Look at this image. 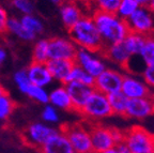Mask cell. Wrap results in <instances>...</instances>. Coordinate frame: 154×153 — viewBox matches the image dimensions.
Segmentation results:
<instances>
[{
    "instance_id": "44",
    "label": "cell",
    "mask_w": 154,
    "mask_h": 153,
    "mask_svg": "<svg viewBox=\"0 0 154 153\" xmlns=\"http://www.w3.org/2000/svg\"><path fill=\"white\" fill-rule=\"evenodd\" d=\"M148 9L154 14V0H151V2H150L149 5H148Z\"/></svg>"
},
{
    "instance_id": "14",
    "label": "cell",
    "mask_w": 154,
    "mask_h": 153,
    "mask_svg": "<svg viewBox=\"0 0 154 153\" xmlns=\"http://www.w3.org/2000/svg\"><path fill=\"white\" fill-rule=\"evenodd\" d=\"M121 91L130 100L143 98V96H148L152 93L150 87L143 80H140L131 75H124Z\"/></svg>"
},
{
    "instance_id": "19",
    "label": "cell",
    "mask_w": 154,
    "mask_h": 153,
    "mask_svg": "<svg viewBox=\"0 0 154 153\" xmlns=\"http://www.w3.org/2000/svg\"><path fill=\"white\" fill-rule=\"evenodd\" d=\"M82 10L80 9V5L70 1H63L60 5V16L62 19V23L67 30H70L79 19L84 16Z\"/></svg>"
},
{
    "instance_id": "22",
    "label": "cell",
    "mask_w": 154,
    "mask_h": 153,
    "mask_svg": "<svg viewBox=\"0 0 154 153\" xmlns=\"http://www.w3.org/2000/svg\"><path fill=\"white\" fill-rule=\"evenodd\" d=\"M7 32L14 34L18 39L23 41H33L35 39V34L28 31L22 24L20 19H17L15 17H9L7 24Z\"/></svg>"
},
{
    "instance_id": "38",
    "label": "cell",
    "mask_w": 154,
    "mask_h": 153,
    "mask_svg": "<svg viewBox=\"0 0 154 153\" xmlns=\"http://www.w3.org/2000/svg\"><path fill=\"white\" fill-rule=\"evenodd\" d=\"M116 147H117V149H118L120 153H131L130 149H128V147L126 146V144H125L124 141H122V142L118 144Z\"/></svg>"
},
{
    "instance_id": "32",
    "label": "cell",
    "mask_w": 154,
    "mask_h": 153,
    "mask_svg": "<svg viewBox=\"0 0 154 153\" xmlns=\"http://www.w3.org/2000/svg\"><path fill=\"white\" fill-rule=\"evenodd\" d=\"M12 5L23 15L32 14L34 10V5L32 0H12Z\"/></svg>"
},
{
    "instance_id": "25",
    "label": "cell",
    "mask_w": 154,
    "mask_h": 153,
    "mask_svg": "<svg viewBox=\"0 0 154 153\" xmlns=\"http://www.w3.org/2000/svg\"><path fill=\"white\" fill-rule=\"evenodd\" d=\"M94 80H95V78L93 76H91L89 73H87L84 69H82L77 64L74 65L70 75H69V78H67V81H78V83H82V84L90 87L94 86Z\"/></svg>"
},
{
    "instance_id": "24",
    "label": "cell",
    "mask_w": 154,
    "mask_h": 153,
    "mask_svg": "<svg viewBox=\"0 0 154 153\" xmlns=\"http://www.w3.org/2000/svg\"><path fill=\"white\" fill-rule=\"evenodd\" d=\"M49 60V41L38 40L35 43L32 52L33 62L46 63Z\"/></svg>"
},
{
    "instance_id": "18",
    "label": "cell",
    "mask_w": 154,
    "mask_h": 153,
    "mask_svg": "<svg viewBox=\"0 0 154 153\" xmlns=\"http://www.w3.org/2000/svg\"><path fill=\"white\" fill-rule=\"evenodd\" d=\"M46 64H47L53 78L58 81H61L64 85L67 81L71 71L74 67L75 62L73 60L49 59L46 62Z\"/></svg>"
},
{
    "instance_id": "27",
    "label": "cell",
    "mask_w": 154,
    "mask_h": 153,
    "mask_svg": "<svg viewBox=\"0 0 154 153\" xmlns=\"http://www.w3.org/2000/svg\"><path fill=\"white\" fill-rule=\"evenodd\" d=\"M27 96L31 98V100L35 101L38 103L41 104H48V93L46 89L44 87H40V86H35L33 84H30V86L27 88L26 92H25Z\"/></svg>"
},
{
    "instance_id": "1",
    "label": "cell",
    "mask_w": 154,
    "mask_h": 153,
    "mask_svg": "<svg viewBox=\"0 0 154 153\" xmlns=\"http://www.w3.org/2000/svg\"><path fill=\"white\" fill-rule=\"evenodd\" d=\"M91 16L105 46L122 42L130 33L126 22L120 18L116 13L94 11Z\"/></svg>"
},
{
    "instance_id": "36",
    "label": "cell",
    "mask_w": 154,
    "mask_h": 153,
    "mask_svg": "<svg viewBox=\"0 0 154 153\" xmlns=\"http://www.w3.org/2000/svg\"><path fill=\"white\" fill-rule=\"evenodd\" d=\"M9 20L8 13L1 5H0V33L7 32V24Z\"/></svg>"
},
{
    "instance_id": "31",
    "label": "cell",
    "mask_w": 154,
    "mask_h": 153,
    "mask_svg": "<svg viewBox=\"0 0 154 153\" xmlns=\"http://www.w3.org/2000/svg\"><path fill=\"white\" fill-rule=\"evenodd\" d=\"M14 108L15 103L9 96V94L5 93L0 96V120H5L7 118H9Z\"/></svg>"
},
{
    "instance_id": "15",
    "label": "cell",
    "mask_w": 154,
    "mask_h": 153,
    "mask_svg": "<svg viewBox=\"0 0 154 153\" xmlns=\"http://www.w3.org/2000/svg\"><path fill=\"white\" fill-rule=\"evenodd\" d=\"M41 153H76L63 132H56L40 149Z\"/></svg>"
},
{
    "instance_id": "39",
    "label": "cell",
    "mask_w": 154,
    "mask_h": 153,
    "mask_svg": "<svg viewBox=\"0 0 154 153\" xmlns=\"http://www.w3.org/2000/svg\"><path fill=\"white\" fill-rule=\"evenodd\" d=\"M5 59H7V52H5V48L0 46V67L3 64Z\"/></svg>"
},
{
    "instance_id": "7",
    "label": "cell",
    "mask_w": 154,
    "mask_h": 153,
    "mask_svg": "<svg viewBox=\"0 0 154 153\" xmlns=\"http://www.w3.org/2000/svg\"><path fill=\"white\" fill-rule=\"evenodd\" d=\"M56 132L57 131L53 127L48 126L44 123L36 122V123L30 124L25 130L22 138L26 145L40 150Z\"/></svg>"
},
{
    "instance_id": "23",
    "label": "cell",
    "mask_w": 154,
    "mask_h": 153,
    "mask_svg": "<svg viewBox=\"0 0 154 153\" xmlns=\"http://www.w3.org/2000/svg\"><path fill=\"white\" fill-rule=\"evenodd\" d=\"M147 36H142V34L136 33V32L130 31V33L126 36V38L123 40L125 46L128 49L132 56H139L142 47L146 42Z\"/></svg>"
},
{
    "instance_id": "30",
    "label": "cell",
    "mask_w": 154,
    "mask_h": 153,
    "mask_svg": "<svg viewBox=\"0 0 154 153\" xmlns=\"http://www.w3.org/2000/svg\"><path fill=\"white\" fill-rule=\"evenodd\" d=\"M140 5L135 0H121L116 14L123 20L128 19Z\"/></svg>"
},
{
    "instance_id": "33",
    "label": "cell",
    "mask_w": 154,
    "mask_h": 153,
    "mask_svg": "<svg viewBox=\"0 0 154 153\" xmlns=\"http://www.w3.org/2000/svg\"><path fill=\"white\" fill-rule=\"evenodd\" d=\"M14 81L16 86L18 87V89L22 91L23 93L25 94L27 88L30 86V80H29V77L27 75L26 70H20V71H17L14 74Z\"/></svg>"
},
{
    "instance_id": "4",
    "label": "cell",
    "mask_w": 154,
    "mask_h": 153,
    "mask_svg": "<svg viewBox=\"0 0 154 153\" xmlns=\"http://www.w3.org/2000/svg\"><path fill=\"white\" fill-rule=\"evenodd\" d=\"M131 153H153L154 135L142 126H133L124 132V140Z\"/></svg>"
},
{
    "instance_id": "37",
    "label": "cell",
    "mask_w": 154,
    "mask_h": 153,
    "mask_svg": "<svg viewBox=\"0 0 154 153\" xmlns=\"http://www.w3.org/2000/svg\"><path fill=\"white\" fill-rule=\"evenodd\" d=\"M112 129V135H113V138H115V141L116 144L118 145L120 142H122L124 140V132L120 131L118 129H115V127H111ZM116 145V146H117Z\"/></svg>"
},
{
    "instance_id": "6",
    "label": "cell",
    "mask_w": 154,
    "mask_h": 153,
    "mask_svg": "<svg viewBox=\"0 0 154 153\" xmlns=\"http://www.w3.org/2000/svg\"><path fill=\"white\" fill-rule=\"evenodd\" d=\"M125 22L132 32L144 36L154 33V14L148 9V7H139Z\"/></svg>"
},
{
    "instance_id": "41",
    "label": "cell",
    "mask_w": 154,
    "mask_h": 153,
    "mask_svg": "<svg viewBox=\"0 0 154 153\" xmlns=\"http://www.w3.org/2000/svg\"><path fill=\"white\" fill-rule=\"evenodd\" d=\"M140 7H148L149 3L151 2V0H135Z\"/></svg>"
},
{
    "instance_id": "35",
    "label": "cell",
    "mask_w": 154,
    "mask_h": 153,
    "mask_svg": "<svg viewBox=\"0 0 154 153\" xmlns=\"http://www.w3.org/2000/svg\"><path fill=\"white\" fill-rule=\"evenodd\" d=\"M142 78L150 88H154V64L146 65L142 71Z\"/></svg>"
},
{
    "instance_id": "21",
    "label": "cell",
    "mask_w": 154,
    "mask_h": 153,
    "mask_svg": "<svg viewBox=\"0 0 154 153\" xmlns=\"http://www.w3.org/2000/svg\"><path fill=\"white\" fill-rule=\"evenodd\" d=\"M107 96H108L109 105L111 107L112 115L125 117V113H126V109H128L130 98L125 94H123L122 91H118V92H115V93L108 94Z\"/></svg>"
},
{
    "instance_id": "42",
    "label": "cell",
    "mask_w": 154,
    "mask_h": 153,
    "mask_svg": "<svg viewBox=\"0 0 154 153\" xmlns=\"http://www.w3.org/2000/svg\"><path fill=\"white\" fill-rule=\"evenodd\" d=\"M101 153H120V152H119V150L117 149V147H113V148L108 149V150H106V151L101 152Z\"/></svg>"
},
{
    "instance_id": "16",
    "label": "cell",
    "mask_w": 154,
    "mask_h": 153,
    "mask_svg": "<svg viewBox=\"0 0 154 153\" xmlns=\"http://www.w3.org/2000/svg\"><path fill=\"white\" fill-rule=\"evenodd\" d=\"M102 54L107 59L111 60L112 62L121 65L124 69H126L128 67L131 58L133 57L130 52H128V49L126 48L123 41L122 42H119V43H115V44H111V45L105 46Z\"/></svg>"
},
{
    "instance_id": "9",
    "label": "cell",
    "mask_w": 154,
    "mask_h": 153,
    "mask_svg": "<svg viewBox=\"0 0 154 153\" xmlns=\"http://www.w3.org/2000/svg\"><path fill=\"white\" fill-rule=\"evenodd\" d=\"M124 75L112 69H106L97 77H95L93 88L102 93L108 95L121 91Z\"/></svg>"
},
{
    "instance_id": "46",
    "label": "cell",
    "mask_w": 154,
    "mask_h": 153,
    "mask_svg": "<svg viewBox=\"0 0 154 153\" xmlns=\"http://www.w3.org/2000/svg\"><path fill=\"white\" fill-rule=\"evenodd\" d=\"M153 153H154V146H153Z\"/></svg>"
},
{
    "instance_id": "45",
    "label": "cell",
    "mask_w": 154,
    "mask_h": 153,
    "mask_svg": "<svg viewBox=\"0 0 154 153\" xmlns=\"http://www.w3.org/2000/svg\"><path fill=\"white\" fill-rule=\"evenodd\" d=\"M5 93H7V91H5V88H3V87L0 85V96L3 95V94H5Z\"/></svg>"
},
{
    "instance_id": "40",
    "label": "cell",
    "mask_w": 154,
    "mask_h": 153,
    "mask_svg": "<svg viewBox=\"0 0 154 153\" xmlns=\"http://www.w3.org/2000/svg\"><path fill=\"white\" fill-rule=\"evenodd\" d=\"M65 1H70V2H74L77 5H89L90 0H65Z\"/></svg>"
},
{
    "instance_id": "13",
    "label": "cell",
    "mask_w": 154,
    "mask_h": 153,
    "mask_svg": "<svg viewBox=\"0 0 154 153\" xmlns=\"http://www.w3.org/2000/svg\"><path fill=\"white\" fill-rule=\"evenodd\" d=\"M67 92L70 94L73 103V110L79 113L82 106L93 92V87L87 86L78 81H67L64 84Z\"/></svg>"
},
{
    "instance_id": "3",
    "label": "cell",
    "mask_w": 154,
    "mask_h": 153,
    "mask_svg": "<svg viewBox=\"0 0 154 153\" xmlns=\"http://www.w3.org/2000/svg\"><path fill=\"white\" fill-rule=\"evenodd\" d=\"M79 114H82L86 119L91 121V123L104 118L110 117L112 115V111L109 105L108 96L94 89L91 95L80 109Z\"/></svg>"
},
{
    "instance_id": "29",
    "label": "cell",
    "mask_w": 154,
    "mask_h": 153,
    "mask_svg": "<svg viewBox=\"0 0 154 153\" xmlns=\"http://www.w3.org/2000/svg\"><path fill=\"white\" fill-rule=\"evenodd\" d=\"M139 56L146 65L154 64V33L146 38V42Z\"/></svg>"
},
{
    "instance_id": "28",
    "label": "cell",
    "mask_w": 154,
    "mask_h": 153,
    "mask_svg": "<svg viewBox=\"0 0 154 153\" xmlns=\"http://www.w3.org/2000/svg\"><path fill=\"white\" fill-rule=\"evenodd\" d=\"M20 22H22V24L24 25V27L28 31L32 32L35 36L38 33H41L44 30L43 23L36 16H34L33 14L23 15V17L20 18Z\"/></svg>"
},
{
    "instance_id": "5",
    "label": "cell",
    "mask_w": 154,
    "mask_h": 153,
    "mask_svg": "<svg viewBox=\"0 0 154 153\" xmlns=\"http://www.w3.org/2000/svg\"><path fill=\"white\" fill-rule=\"evenodd\" d=\"M76 153H93L89 127L79 123L65 124L61 127Z\"/></svg>"
},
{
    "instance_id": "43",
    "label": "cell",
    "mask_w": 154,
    "mask_h": 153,
    "mask_svg": "<svg viewBox=\"0 0 154 153\" xmlns=\"http://www.w3.org/2000/svg\"><path fill=\"white\" fill-rule=\"evenodd\" d=\"M49 2H51V3H54V5H61L63 3V1L64 0H48Z\"/></svg>"
},
{
    "instance_id": "11",
    "label": "cell",
    "mask_w": 154,
    "mask_h": 153,
    "mask_svg": "<svg viewBox=\"0 0 154 153\" xmlns=\"http://www.w3.org/2000/svg\"><path fill=\"white\" fill-rule=\"evenodd\" d=\"M49 41V59L73 60L76 57V44L71 39L54 38Z\"/></svg>"
},
{
    "instance_id": "10",
    "label": "cell",
    "mask_w": 154,
    "mask_h": 153,
    "mask_svg": "<svg viewBox=\"0 0 154 153\" xmlns=\"http://www.w3.org/2000/svg\"><path fill=\"white\" fill-rule=\"evenodd\" d=\"M74 62L75 64L84 69L87 73H89L94 78L107 69L105 62L102 59L96 57L93 52H90V50L80 47H78V49H77Z\"/></svg>"
},
{
    "instance_id": "17",
    "label": "cell",
    "mask_w": 154,
    "mask_h": 153,
    "mask_svg": "<svg viewBox=\"0 0 154 153\" xmlns=\"http://www.w3.org/2000/svg\"><path fill=\"white\" fill-rule=\"evenodd\" d=\"M26 71L30 83L35 85V86L45 88L54 80L46 63L33 62L32 61V63L27 67Z\"/></svg>"
},
{
    "instance_id": "20",
    "label": "cell",
    "mask_w": 154,
    "mask_h": 153,
    "mask_svg": "<svg viewBox=\"0 0 154 153\" xmlns=\"http://www.w3.org/2000/svg\"><path fill=\"white\" fill-rule=\"evenodd\" d=\"M48 104L53 105L57 109L73 110V103L71 96L64 85L54 89L48 95Z\"/></svg>"
},
{
    "instance_id": "8",
    "label": "cell",
    "mask_w": 154,
    "mask_h": 153,
    "mask_svg": "<svg viewBox=\"0 0 154 153\" xmlns=\"http://www.w3.org/2000/svg\"><path fill=\"white\" fill-rule=\"evenodd\" d=\"M89 132L91 136L93 153H101L116 147V141L112 135V129L102 124L90 123Z\"/></svg>"
},
{
    "instance_id": "12",
    "label": "cell",
    "mask_w": 154,
    "mask_h": 153,
    "mask_svg": "<svg viewBox=\"0 0 154 153\" xmlns=\"http://www.w3.org/2000/svg\"><path fill=\"white\" fill-rule=\"evenodd\" d=\"M154 115V94L128 101V105L125 117L132 119H144Z\"/></svg>"
},
{
    "instance_id": "34",
    "label": "cell",
    "mask_w": 154,
    "mask_h": 153,
    "mask_svg": "<svg viewBox=\"0 0 154 153\" xmlns=\"http://www.w3.org/2000/svg\"><path fill=\"white\" fill-rule=\"evenodd\" d=\"M42 119L45 122H51V123L58 122L59 116L57 113V108H55L51 104H46L43 111H42Z\"/></svg>"
},
{
    "instance_id": "2",
    "label": "cell",
    "mask_w": 154,
    "mask_h": 153,
    "mask_svg": "<svg viewBox=\"0 0 154 153\" xmlns=\"http://www.w3.org/2000/svg\"><path fill=\"white\" fill-rule=\"evenodd\" d=\"M69 32L71 40L77 47L85 48L93 53H102L105 47L91 15H84Z\"/></svg>"
},
{
    "instance_id": "26",
    "label": "cell",
    "mask_w": 154,
    "mask_h": 153,
    "mask_svg": "<svg viewBox=\"0 0 154 153\" xmlns=\"http://www.w3.org/2000/svg\"><path fill=\"white\" fill-rule=\"evenodd\" d=\"M121 0H90L89 7L94 11L107 13H117Z\"/></svg>"
}]
</instances>
